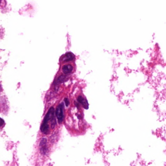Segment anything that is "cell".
I'll use <instances>...</instances> for the list:
<instances>
[{"mask_svg": "<svg viewBox=\"0 0 166 166\" xmlns=\"http://www.w3.org/2000/svg\"><path fill=\"white\" fill-rule=\"evenodd\" d=\"M64 101H65V104H66V106H68V105H69V100H68L67 99H64Z\"/></svg>", "mask_w": 166, "mask_h": 166, "instance_id": "cell-8", "label": "cell"}, {"mask_svg": "<svg viewBox=\"0 0 166 166\" xmlns=\"http://www.w3.org/2000/svg\"><path fill=\"white\" fill-rule=\"evenodd\" d=\"M1 0H0V4H1Z\"/></svg>", "mask_w": 166, "mask_h": 166, "instance_id": "cell-9", "label": "cell"}, {"mask_svg": "<svg viewBox=\"0 0 166 166\" xmlns=\"http://www.w3.org/2000/svg\"><path fill=\"white\" fill-rule=\"evenodd\" d=\"M66 80V76H61L57 80H58V82L59 83H62L64 82V81H65Z\"/></svg>", "mask_w": 166, "mask_h": 166, "instance_id": "cell-6", "label": "cell"}, {"mask_svg": "<svg viewBox=\"0 0 166 166\" xmlns=\"http://www.w3.org/2000/svg\"><path fill=\"white\" fill-rule=\"evenodd\" d=\"M78 101L83 106V108L86 109H88L89 104H88V101H87L86 99H84L82 96H79L78 97Z\"/></svg>", "mask_w": 166, "mask_h": 166, "instance_id": "cell-5", "label": "cell"}, {"mask_svg": "<svg viewBox=\"0 0 166 166\" xmlns=\"http://www.w3.org/2000/svg\"><path fill=\"white\" fill-rule=\"evenodd\" d=\"M75 59V56L72 52H67L62 56L61 58L62 62H68L70 61H74Z\"/></svg>", "mask_w": 166, "mask_h": 166, "instance_id": "cell-3", "label": "cell"}, {"mask_svg": "<svg viewBox=\"0 0 166 166\" xmlns=\"http://www.w3.org/2000/svg\"><path fill=\"white\" fill-rule=\"evenodd\" d=\"M54 112L55 110L54 108L51 107L49 110L44 119V121L41 126V129L42 132L45 134H48V132L49 125H48V122L49 120H52L54 118Z\"/></svg>", "mask_w": 166, "mask_h": 166, "instance_id": "cell-1", "label": "cell"}, {"mask_svg": "<svg viewBox=\"0 0 166 166\" xmlns=\"http://www.w3.org/2000/svg\"><path fill=\"white\" fill-rule=\"evenodd\" d=\"M4 124V121L3 119L0 118V127L2 126Z\"/></svg>", "mask_w": 166, "mask_h": 166, "instance_id": "cell-7", "label": "cell"}, {"mask_svg": "<svg viewBox=\"0 0 166 166\" xmlns=\"http://www.w3.org/2000/svg\"><path fill=\"white\" fill-rule=\"evenodd\" d=\"M73 66L71 64H67L62 67V71L65 74H68L73 71Z\"/></svg>", "mask_w": 166, "mask_h": 166, "instance_id": "cell-4", "label": "cell"}, {"mask_svg": "<svg viewBox=\"0 0 166 166\" xmlns=\"http://www.w3.org/2000/svg\"><path fill=\"white\" fill-rule=\"evenodd\" d=\"M64 103H61L57 107L56 112V116L58 120L59 123V124L62 123V122L64 120Z\"/></svg>", "mask_w": 166, "mask_h": 166, "instance_id": "cell-2", "label": "cell"}]
</instances>
